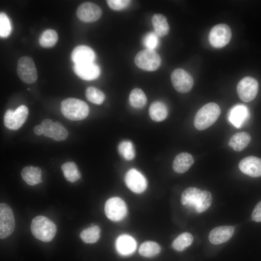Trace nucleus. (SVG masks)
Returning a JSON list of instances; mask_svg holds the SVG:
<instances>
[{"mask_svg":"<svg viewBox=\"0 0 261 261\" xmlns=\"http://www.w3.org/2000/svg\"><path fill=\"white\" fill-rule=\"evenodd\" d=\"M160 250V246L157 243L148 241L141 245L139 248V253L143 257L151 258L157 255Z\"/></svg>","mask_w":261,"mask_h":261,"instance_id":"27","label":"nucleus"},{"mask_svg":"<svg viewBox=\"0 0 261 261\" xmlns=\"http://www.w3.org/2000/svg\"><path fill=\"white\" fill-rule=\"evenodd\" d=\"M212 202L211 193L207 190H202L196 187L186 188L181 197V204L197 214L206 211Z\"/></svg>","mask_w":261,"mask_h":261,"instance_id":"1","label":"nucleus"},{"mask_svg":"<svg viewBox=\"0 0 261 261\" xmlns=\"http://www.w3.org/2000/svg\"><path fill=\"white\" fill-rule=\"evenodd\" d=\"M248 115L247 108L244 105L238 104L231 109L228 118L232 125L239 128L247 120Z\"/></svg>","mask_w":261,"mask_h":261,"instance_id":"20","label":"nucleus"},{"mask_svg":"<svg viewBox=\"0 0 261 261\" xmlns=\"http://www.w3.org/2000/svg\"><path fill=\"white\" fill-rule=\"evenodd\" d=\"M129 101L132 107L135 108H142L146 104V97L141 89L135 88L130 93Z\"/></svg>","mask_w":261,"mask_h":261,"instance_id":"30","label":"nucleus"},{"mask_svg":"<svg viewBox=\"0 0 261 261\" xmlns=\"http://www.w3.org/2000/svg\"><path fill=\"white\" fill-rule=\"evenodd\" d=\"M54 122L48 118L44 119L41 123L43 134L48 137L51 138Z\"/></svg>","mask_w":261,"mask_h":261,"instance_id":"38","label":"nucleus"},{"mask_svg":"<svg viewBox=\"0 0 261 261\" xmlns=\"http://www.w3.org/2000/svg\"><path fill=\"white\" fill-rule=\"evenodd\" d=\"M21 174L24 181L29 185L34 186L42 182V171L39 167L26 166L22 170Z\"/></svg>","mask_w":261,"mask_h":261,"instance_id":"23","label":"nucleus"},{"mask_svg":"<svg viewBox=\"0 0 261 261\" xmlns=\"http://www.w3.org/2000/svg\"><path fill=\"white\" fill-rule=\"evenodd\" d=\"M251 218L255 222H261V201L259 202L254 208L251 215Z\"/></svg>","mask_w":261,"mask_h":261,"instance_id":"39","label":"nucleus"},{"mask_svg":"<svg viewBox=\"0 0 261 261\" xmlns=\"http://www.w3.org/2000/svg\"><path fill=\"white\" fill-rule=\"evenodd\" d=\"M235 227L232 226L217 227L212 229L209 233V241L214 245H219L228 241L232 236Z\"/></svg>","mask_w":261,"mask_h":261,"instance_id":"17","label":"nucleus"},{"mask_svg":"<svg viewBox=\"0 0 261 261\" xmlns=\"http://www.w3.org/2000/svg\"><path fill=\"white\" fill-rule=\"evenodd\" d=\"M194 163L193 156L189 153L182 152L177 155L173 163V170L179 174L187 172Z\"/></svg>","mask_w":261,"mask_h":261,"instance_id":"21","label":"nucleus"},{"mask_svg":"<svg viewBox=\"0 0 261 261\" xmlns=\"http://www.w3.org/2000/svg\"><path fill=\"white\" fill-rule=\"evenodd\" d=\"M71 58L74 64L94 62L96 55L89 47L80 45L75 47L72 50Z\"/></svg>","mask_w":261,"mask_h":261,"instance_id":"18","label":"nucleus"},{"mask_svg":"<svg viewBox=\"0 0 261 261\" xmlns=\"http://www.w3.org/2000/svg\"><path fill=\"white\" fill-rule=\"evenodd\" d=\"M58 40V35L57 32L52 29H47L41 35L39 43L42 47L49 48L53 46Z\"/></svg>","mask_w":261,"mask_h":261,"instance_id":"31","label":"nucleus"},{"mask_svg":"<svg viewBox=\"0 0 261 261\" xmlns=\"http://www.w3.org/2000/svg\"><path fill=\"white\" fill-rule=\"evenodd\" d=\"M104 211L106 217L114 221L122 220L127 213V206L120 198L114 197L107 200L105 203Z\"/></svg>","mask_w":261,"mask_h":261,"instance_id":"7","label":"nucleus"},{"mask_svg":"<svg viewBox=\"0 0 261 261\" xmlns=\"http://www.w3.org/2000/svg\"><path fill=\"white\" fill-rule=\"evenodd\" d=\"M34 133L37 135H41L43 134V129L41 125L36 126L33 129Z\"/></svg>","mask_w":261,"mask_h":261,"instance_id":"40","label":"nucleus"},{"mask_svg":"<svg viewBox=\"0 0 261 261\" xmlns=\"http://www.w3.org/2000/svg\"><path fill=\"white\" fill-rule=\"evenodd\" d=\"M171 79L174 87L180 93L189 92L193 85L192 76L183 69L174 70L172 72Z\"/></svg>","mask_w":261,"mask_h":261,"instance_id":"12","label":"nucleus"},{"mask_svg":"<svg viewBox=\"0 0 261 261\" xmlns=\"http://www.w3.org/2000/svg\"><path fill=\"white\" fill-rule=\"evenodd\" d=\"M16 70L19 77L27 84L33 83L37 79L34 62L29 56H23L18 59Z\"/></svg>","mask_w":261,"mask_h":261,"instance_id":"6","label":"nucleus"},{"mask_svg":"<svg viewBox=\"0 0 261 261\" xmlns=\"http://www.w3.org/2000/svg\"><path fill=\"white\" fill-rule=\"evenodd\" d=\"M232 31L230 27L225 24H219L214 26L209 34V41L215 48H221L230 42Z\"/></svg>","mask_w":261,"mask_h":261,"instance_id":"8","label":"nucleus"},{"mask_svg":"<svg viewBox=\"0 0 261 261\" xmlns=\"http://www.w3.org/2000/svg\"><path fill=\"white\" fill-rule=\"evenodd\" d=\"M119 154L127 160H133L135 155V149L132 142L129 140L121 142L118 146Z\"/></svg>","mask_w":261,"mask_h":261,"instance_id":"32","label":"nucleus"},{"mask_svg":"<svg viewBox=\"0 0 261 261\" xmlns=\"http://www.w3.org/2000/svg\"><path fill=\"white\" fill-rule=\"evenodd\" d=\"M149 114L152 120L160 122L165 119L168 115V109L162 102L156 101L152 103L149 108Z\"/></svg>","mask_w":261,"mask_h":261,"instance_id":"25","label":"nucleus"},{"mask_svg":"<svg viewBox=\"0 0 261 261\" xmlns=\"http://www.w3.org/2000/svg\"><path fill=\"white\" fill-rule=\"evenodd\" d=\"M193 241L192 235L184 232L178 235L173 242L172 246L176 250L182 251L191 245Z\"/></svg>","mask_w":261,"mask_h":261,"instance_id":"29","label":"nucleus"},{"mask_svg":"<svg viewBox=\"0 0 261 261\" xmlns=\"http://www.w3.org/2000/svg\"><path fill=\"white\" fill-rule=\"evenodd\" d=\"M221 113L220 108L215 102L208 103L197 111L194 120L195 127L203 130L212 125L218 119Z\"/></svg>","mask_w":261,"mask_h":261,"instance_id":"3","label":"nucleus"},{"mask_svg":"<svg viewBox=\"0 0 261 261\" xmlns=\"http://www.w3.org/2000/svg\"><path fill=\"white\" fill-rule=\"evenodd\" d=\"M28 114V109L24 105L19 106L14 111L7 110L4 116L5 127L12 130H18L26 120Z\"/></svg>","mask_w":261,"mask_h":261,"instance_id":"10","label":"nucleus"},{"mask_svg":"<svg viewBox=\"0 0 261 261\" xmlns=\"http://www.w3.org/2000/svg\"><path fill=\"white\" fill-rule=\"evenodd\" d=\"M61 168L64 177L68 181L73 183L80 179L81 174L74 162H66L62 165Z\"/></svg>","mask_w":261,"mask_h":261,"instance_id":"26","label":"nucleus"},{"mask_svg":"<svg viewBox=\"0 0 261 261\" xmlns=\"http://www.w3.org/2000/svg\"><path fill=\"white\" fill-rule=\"evenodd\" d=\"M240 171L251 177L261 176V159L248 156L242 159L239 163Z\"/></svg>","mask_w":261,"mask_h":261,"instance_id":"15","label":"nucleus"},{"mask_svg":"<svg viewBox=\"0 0 261 261\" xmlns=\"http://www.w3.org/2000/svg\"><path fill=\"white\" fill-rule=\"evenodd\" d=\"M60 110L67 119L80 120L85 119L89 113V107L84 101L76 98H69L61 102Z\"/></svg>","mask_w":261,"mask_h":261,"instance_id":"2","label":"nucleus"},{"mask_svg":"<svg viewBox=\"0 0 261 261\" xmlns=\"http://www.w3.org/2000/svg\"><path fill=\"white\" fill-rule=\"evenodd\" d=\"M236 89L238 95L242 101L249 102L256 97L259 90V84L255 78L246 76L239 82Z\"/></svg>","mask_w":261,"mask_h":261,"instance_id":"9","label":"nucleus"},{"mask_svg":"<svg viewBox=\"0 0 261 261\" xmlns=\"http://www.w3.org/2000/svg\"><path fill=\"white\" fill-rule=\"evenodd\" d=\"M102 14V9L97 4L90 2H85L79 6L76 15L82 21L91 23L98 20Z\"/></svg>","mask_w":261,"mask_h":261,"instance_id":"13","label":"nucleus"},{"mask_svg":"<svg viewBox=\"0 0 261 261\" xmlns=\"http://www.w3.org/2000/svg\"><path fill=\"white\" fill-rule=\"evenodd\" d=\"M106 2L111 9L118 11L128 6L131 1L129 0H107Z\"/></svg>","mask_w":261,"mask_h":261,"instance_id":"37","label":"nucleus"},{"mask_svg":"<svg viewBox=\"0 0 261 261\" xmlns=\"http://www.w3.org/2000/svg\"><path fill=\"white\" fill-rule=\"evenodd\" d=\"M85 94L88 101L98 105L101 104L105 99L104 93L93 87H88L86 90Z\"/></svg>","mask_w":261,"mask_h":261,"instance_id":"33","label":"nucleus"},{"mask_svg":"<svg viewBox=\"0 0 261 261\" xmlns=\"http://www.w3.org/2000/svg\"><path fill=\"white\" fill-rule=\"evenodd\" d=\"M15 221L13 211L7 204H0V238L4 239L14 232Z\"/></svg>","mask_w":261,"mask_h":261,"instance_id":"11","label":"nucleus"},{"mask_svg":"<svg viewBox=\"0 0 261 261\" xmlns=\"http://www.w3.org/2000/svg\"><path fill=\"white\" fill-rule=\"evenodd\" d=\"M30 228L36 238L45 242L52 240L57 231L55 223L43 216H37L32 219Z\"/></svg>","mask_w":261,"mask_h":261,"instance_id":"4","label":"nucleus"},{"mask_svg":"<svg viewBox=\"0 0 261 261\" xmlns=\"http://www.w3.org/2000/svg\"><path fill=\"white\" fill-rule=\"evenodd\" d=\"M73 69L77 76L85 80H94L100 74V67L94 62L74 64Z\"/></svg>","mask_w":261,"mask_h":261,"instance_id":"16","label":"nucleus"},{"mask_svg":"<svg viewBox=\"0 0 261 261\" xmlns=\"http://www.w3.org/2000/svg\"><path fill=\"white\" fill-rule=\"evenodd\" d=\"M68 136L66 129L59 122H54L51 138L56 141L65 140Z\"/></svg>","mask_w":261,"mask_h":261,"instance_id":"34","label":"nucleus"},{"mask_svg":"<svg viewBox=\"0 0 261 261\" xmlns=\"http://www.w3.org/2000/svg\"><path fill=\"white\" fill-rule=\"evenodd\" d=\"M115 246L119 254L127 256L134 252L136 248V242L129 235L121 234L117 238Z\"/></svg>","mask_w":261,"mask_h":261,"instance_id":"19","label":"nucleus"},{"mask_svg":"<svg viewBox=\"0 0 261 261\" xmlns=\"http://www.w3.org/2000/svg\"><path fill=\"white\" fill-rule=\"evenodd\" d=\"M100 232L99 226H92L83 230L80 234V237L85 243L93 244L99 240Z\"/></svg>","mask_w":261,"mask_h":261,"instance_id":"28","label":"nucleus"},{"mask_svg":"<svg viewBox=\"0 0 261 261\" xmlns=\"http://www.w3.org/2000/svg\"><path fill=\"white\" fill-rule=\"evenodd\" d=\"M11 25L7 15L4 13L0 14V36L1 38L7 37L11 32Z\"/></svg>","mask_w":261,"mask_h":261,"instance_id":"35","label":"nucleus"},{"mask_svg":"<svg viewBox=\"0 0 261 261\" xmlns=\"http://www.w3.org/2000/svg\"><path fill=\"white\" fill-rule=\"evenodd\" d=\"M134 62L138 67L142 70L154 71L160 67L161 58L155 50L146 48L136 54Z\"/></svg>","mask_w":261,"mask_h":261,"instance_id":"5","label":"nucleus"},{"mask_svg":"<svg viewBox=\"0 0 261 261\" xmlns=\"http://www.w3.org/2000/svg\"><path fill=\"white\" fill-rule=\"evenodd\" d=\"M251 137L245 131L239 132L233 134L228 142V145L234 151H241L247 147L250 143Z\"/></svg>","mask_w":261,"mask_h":261,"instance_id":"22","label":"nucleus"},{"mask_svg":"<svg viewBox=\"0 0 261 261\" xmlns=\"http://www.w3.org/2000/svg\"><path fill=\"white\" fill-rule=\"evenodd\" d=\"M159 36L155 32H149L143 39V44L147 49L154 50L159 44Z\"/></svg>","mask_w":261,"mask_h":261,"instance_id":"36","label":"nucleus"},{"mask_svg":"<svg viewBox=\"0 0 261 261\" xmlns=\"http://www.w3.org/2000/svg\"><path fill=\"white\" fill-rule=\"evenodd\" d=\"M155 33L159 37H163L169 33L170 27L166 17L162 14H156L152 17Z\"/></svg>","mask_w":261,"mask_h":261,"instance_id":"24","label":"nucleus"},{"mask_svg":"<svg viewBox=\"0 0 261 261\" xmlns=\"http://www.w3.org/2000/svg\"><path fill=\"white\" fill-rule=\"evenodd\" d=\"M125 182L128 188L136 193L143 192L147 187L145 176L135 169H131L126 173Z\"/></svg>","mask_w":261,"mask_h":261,"instance_id":"14","label":"nucleus"}]
</instances>
